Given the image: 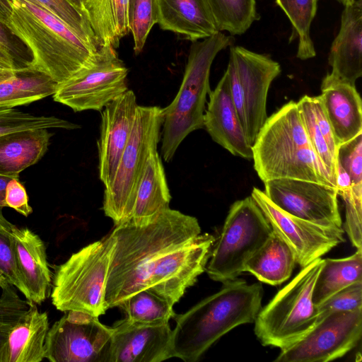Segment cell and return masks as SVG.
Returning a JSON list of instances; mask_svg holds the SVG:
<instances>
[{"label":"cell","instance_id":"4fadbf2b","mask_svg":"<svg viewBox=\"0 0 362 362\" xmlns=\"http://www.w3.org/2000/svg\"><path fill=\"white\" fill-rule=\"evenodd\" d=\"M362 309L319 319L298 341L280 349L276 362H327L341 358L361 338Z\"/></svg>","mask_w":362,"mask_h":362},{"label":"cell","instance_id":"4316f807","mask_svg":"<svg viewBox=\"0 0 362 362\" xmlns=\"http://www.w3.org/2000/svg\"><path fill=\"white\" fill-rule=\"evenodd\" d=\"M296 264L290 247L272 230L264 244L247 260L244 272L251 273L261 282L277 286L290 278Z\"/></svg>","mask_w":362,"mask_h":362},{"label":"cell","instance_id":"f5cc1de1","mask_svg":"<svg viewBox=\"0 0 362 362\" xmlns=\"http://www.w3.org/2000/svg\"><path fill=\"white\" fill-rule=\"evenodd\" d=\"M337 1L341 2L344 6L351 4L354 1V0H337Z\"/></svg>","mask_w":362,"mask_h":362},{"label":"cell","instance_id":"ab89813d","mask_svg":"<svg viewBox=\"0 0 362 362\" xmlns=\"http://www.w3.org/2000/svg\"><path fill=\"white\" fill-rule=\"evenodd\" d=\"M345 204L344 231L356 249L362 248V186L338 191Z\"/></svg>","mask_w":362,"mask_h":362},{"label":"cell","instance_id":"83f0119b","mask_svg":"<svg viewBox=\"0 0 362 362\" xmlns=\"http://www.w3.org/2000/svg\"><path fill=\"white\" fill-rule=\"evenodd\" d=\"M58 83L32 66L0 77V109L13 108L53 95Z\"/></svg>","mask_w":362,"mask_h":362},{"label":"cell","instance_id":"7c38bea8","mask_svg":"<svg viewBox=\"0 0 362 362\" xmlns=\"http://www.w3.org/2000/svg\"><path fill=\"white\" fill-rule=\"evenodd\" d=\"M112 329L98 317L67 311L45 339V358L51 362H109Z\"/></svg>","mask_w":362,"mask_h":362},{"label":"cell","instance_id":"ac0fdd59","mask_svg":"<svg viewBox=\"0 0 362 362\" xmlns=\"http://www.w3.org/2000/svg\"><path fill=\"white\" fill-rule=\"evenodd\" d=\"M139 105L127 90L101 110L98 140L99 177L107 187L112 182L122 153L130 138Z\"/></svg>","mask_w":362,"mask_h":362},{"label":"cell","instance_id":"7a4b0ae2","mask_svg":"<svg viewBox=\"0 0 362 362\" xmlns=\"http://www.w3.org/2000/svg\"><path fill=\"white\" fill-rule=\"evenodd\" d=\"M261 284L243 279L223 283L214 294L203 299L185 313L175 315L173 330V357L194 362L222 336L235 327L254 322L261 309Z\"/></svg>","mask_w":362,"mask_h":362},{"label":"cell","instance_id":"d4e9b609","mask_svg":"<svg viewBox=\"0 0 362 362\" xmlns=\"http://www.w3.org/2000/svg\"><path fill=\"white\" fill-rule=\"evenodd\" d=\"M52 134L33 129L0 135V175H19L46 153Z\"/></svg>","mask_w":362,"mask_h":362},{"label":"cell","instance_id":"60d3db41","mask_svg":"<svg viewBox=\"0 0 362 362\" xmlns=\"http://www.w3.org/2000/svg\"><path fill=\"white\" fill-rule=\"evenodd\" d=\"M318 320L334 312L362 309V281L354 283L337 291L317 305Z\"/></svg>","mask_w":362,"mask_h":362},{"label":"cell","instance_id":"681fc988","mask_svg":"<svg viewBox=\"0 0 362 362\" xmlns=\"http://www.w3.org/2000/svg\"><path fill=\"white\" fill-rule=\"evenodd\" d=\"M14 325H7L0 327V351L5 344L9 332Z\"/></svg>","mask_w":362,"mask_h":362},{"label":"cell","instance_id":"f1b7e54d","mask_svg":"<svg viewBox=\"0 0 362 362\" xmlns=\"http://www.w3.org/2000/svg\"><path fill=\"white\" fill-rule=\"evenodd\" d=\"M128 0H88L85 12L99 46L118 47L129 33Z\"/></svg>","mask_w":362,"mask_h":362},{"label":"cell","instance_id":"d6986e66","mask_svg":"<svg viewBox=\"0 0 362 362\" xmlns=\"http://www.w3.org/2000/svg\"><path fill=\"white\" fill-rule=\"evenodd\" d=\"M209 95L204 127L215 142L233 156L252 159V146L247 140L234 105L225 72L215 89Z\"/></svg>","mask_w":362,"mask_h":362},{"label":"cell","instance_id":"d590c367","mask_svg":"<svg viewBox=\"0 0 362 362\" xmlns=\"http://www.w3.org/2000/svg\"><path fill=\"white\" fill-rule=\"evenodd\" d=\"M127 18L134 42V51L138 54L143 50L151 28L157 23V1L128 0Z\"/></svg>","mask_w":362,"mask_h":362},{"label":"cell","instance_id":"74e56055","mask_svg":"<svg viewBox=\"0 0 362 362\" xmlns=\"http://www.w3.org/2000/svg\"><path fill=\"white\" fill-rule=\"evenodd\" d=\"M0 206V288L8 283L25 297L27 291L18 272L13 240V223L6 218Z\"/></svg>","mask_w":362,"mask_h":362},{"label":"cell","instance_id":"2e32d148","mask_svg":"<svg viewBox=\"0 0 362 362\" xmlns=\"http://www.w3.org/2000/svg\"><path fill=\"white\" fill-rule=\"evenodd\" d=\"M264 185L267 197L284 212L316 224L342 227L336 187L286 178L269 180Z\"/></svg>","mask_w":362,"mask_h":362},{"label":"cell","instance_id":"6da1fadb","mask_svg":"<svg viewBox=\"0 0 362 362\" xmlns=\"http://www.w3.org/2000/svg\"><path fill=\"white\" fill-rule=\"evenodd\" d=\"M115 245L105 300L107 309L145 288L146 277L160 257L201 234L197 219L170 208L140 223L127 221L115 226Z\"/></svg>","mask_w":362,"mask_h":362},{"label":"cell","instance_id":"5b68a950","mask_svg":"<svg viewBox=\"0 0 362 362\" xmlns=\"http://www.w3.org/2000/svg\"><path fill=\"white\" fill-rule=\"evenodd\" d=\"M233 42L231 35L220 31L192 42L180 89L174 100L162 108L161 155L165 161L173 158L189 134L204 128L211 64L216 54Z\"/></svg>","mask_w":362,"mask_h":362},{"label":"cell","instance_id":"f546056e","mask_svg":"<svg viewBox=\"0 0 362 362\" xmlns=\"http://www.w3.org/2000/svg\"><path fill=\"white\" fill-rule=\"evenodd\" d=\"M361 249L344 258L324 259L313 292V300L316 305L344 288L362 281Z\"/></svg>","mask_w":362,"mask_h":362},{"label":"cell","instance_id":"7bdbcfd3","mask_svg":"<svg viewBox=\"0 0 362 362\" xmlns=\"http://www.w3.org/2000/svg\"><path fill=\"white\" fill-rule=\"evenodd\" d=\"M0 296V327L15 325L28 311L31 304L17 294L14 286L5 283L1 286Z\"/></svg>","mask_w":362,"mask_h":362},{"label":"cell","instance_id":"44dd1931","mask_svg":"<svg viewBox=\"0 0 362 362\" xmlns=\"http://www.w3.org/2000/svg\"><path fill=\"white\" fill-rule=\"evenodd\" d=\"M334 78L355 86L362 76V0L345 6L328 57Z\"/></svg>","mask_w":362,"mask_h":362},{"label":"cell","instance_id":"ee69618b","mask_svg":"<svg viewBox=\"0 0 362 362\" xmlns=\"http://www.w3.org/2000/svg\"><path fill=\"white\" fill-rule=\"evenodd\" d=\"M4 201L6 206L13 209L25 217L33 213L26 189L18 178H13L7 183Z\"/></svg>","mask_w":362,"mask_h":362},{"label":"cell","instance_id":"30bf717a","mask_svg":"<svg viewBox=\"0 0 362 362\" xmlns=\"http://www.w3.org/2000/svg\"><path fill=\"white\" fill-rule=\"evenodd\" d=\"M225 73L245 136L252 146L267 118L268 91L281 73L280 64L267 55L231 45Z\"/></svg>","mask_w":362,"mask_h":362},{"label":"cell","instance_id":"52a82bcc","mask_svg":"<svg viewBox=\"0 0 362 362\" xmlns=\"http://www.w3.org/2000/svg\"><path fill=\"white\" fill-rule=\"evenodd\" d=\"M324 259L317 258L298 274L260 309L254 332L263 346L280 349L303 337L317 322L313 292Z\"/></svg>","mask_w":362,"mask_h":362},{"label":"cell","instance_id":"484cf974","mask_svg":"<svg viewBox=\"0 0 362 362\" xmlns=\"http://www.w3.org/2000/svg\"><path fill=\"white\" fill-rule=\"evenodd\" d=\"M171 199L168 182L158 151L147 159L140 179L130 218L136 223H144L170 208Z\"/></svg>","mask_w":362,"mask_h":362},{"label":"cell","instance_id":"ffe728a7","mask_svg":"<svg viewBox=\"0 0 362 362\" xmlns=\"http://www.w3.org/2000/svg\"><path fill=\"white\" fill-rule=\"evenodd\" d=\"M12 235L17 267L27 291L25 299L40 305L52 291V274L45 244L28 227L13 223Z\"/></svg>","mask_w":362,"mask_h":362},{"label":"cell","instance_id":"8fae6325","mask_svg":"<svg viewBox=\"0 0 362 362\" xmlns=\"http://www.w3.org/2000/svg\"><path fill=\"white\" fill-rule=\"evenodd\" d=\"M127 74L116 49L103 46L89 64L58 86L53 99L74 112L101 111L128 90Z\"/></svg>","mask_w":362,"mask_h":362},{"label":"cell","instance_id":"f35d334b","mask_svg":"<svg viewBox=\"0 0 362 362\" xmlns=\"http://www.w3.org/2000/svg\"><path fill=\"white\" fill-rule=\"evenodd\" d=\"M297 105L310 145L331 177L336 182L337 157L330 151L313 117L308 95L303 96ZM337 184V183H336Z\"/></svg>","mask_w":362,"mask_h":362},{"label":"cell","instance_id":"3957f363","mask_svg":"<svg viewBox=\"0 0 362 362\" xmlns=\"http://www.w3.org/2000/svg\"><path fill=\"white\" fill-rule=\"evenodd\" d=\"M252 150L254 168L263 182L286 178L337 188L310 145L296 102L289 101L267 118Z\"/></svg>","mask_w":362,"mask_h":362},{"label":"cell","instance_id":"e575fe53","mask_svg":"<svg viewBox=\"0 0 362 362\" xmlns=\"http://www.w3.org/2000/svg\"><path fill=\"white\" fill-rule=\"evenodd\" d=\"M40 128L72 130L80 126L55 116L35 115L14 108L0 109V135Z\"/></svg>","mask_w":362,"mask_h":362},{"label":"cell","instance_id":"e0dca14e","mask_svg":"<svg viewBox=\"0 0 362 362\" xmlns=\"http://www.w3.org/2000/svg\"><path fill=\"white\" fill-rule=\"evenodd\" d=\"M111 327L109 362H160L173 357L168 322L145 324L125 317Z\"/></svg>","mask_w":362,"mask_h":362},{"label":"cell","instance_id":"277c9868","mask_svg":"<svg viewBox=\"0 0 362 362\" xmlns=\"http://www.w3.org/2000/svg\"><path fill=\"white\" fill-rule=\"evenodd\" d=\"M8 1L11 13L6 24L30 49L33 66L47 74L58 86L95 59L98 50L52 13L25 0Z\"/></svg>","mask_w":362,"mask_h":362},{"label":"cell","instance_id":"7dc6e473","mask_svg":"<svg viewBox=\"0 0 362 362\" xmlns=\"http://www.w3.org/2000/svg\"><path fill=\"white\" fill-rule=\"evenodd\" d=\"M13 178H19V175H0V206H6L4 201L5 189L7 183Z\"/></svg>","mask_w":362,"mask_h":362},{"label":"cell","instance_id":"cb8c5ba5","mask_svg":"<svg viewBox=\"0 0 362 362\" xmlns=\"http://www.w3.org/2000/svg\"><path fill=\"white\" fill-rule=\"evenodd\" d=\"M48 315L31 303L28 311L12 327L0 351V362H40L45 358Z\"/></svg>","mask_w":362,"mask_h":362},{"label":"cell","instance_id":"8d00e7d4","mask_svg":"<svg viewBox=\"0 0 362 362\" xmlns=\"http://www.w3.org/2000/svg\"><path fill=\"white\" fill-rule=\"evenodd\" d=\"M33 54L25 42L0 21V66L15 71L33 66Z\"/></svg>","mask_w":362,"mask_h":362},{"label":"cell","instance_id":"bcb514c9","mask_svg":"<svg viewBox=\"0 0 362 362\" xmlns=\"http://www.w3.org/2000/svg\"><path fill=\"white\" fill-rule=\"evenodd\" d=\"M336 183L337 191L348 189L352 187V182L349 175L337 163Z\"/></svg>","mask_w":362,"mask_h":362},{"label":"cell","instance_id":"9c48e42d","mask_svg":"<svg viewBox=\"0 0 362 362\" xmlns=\"http://www.w3.org/2000/svg\"><path fill=\"white\" fill-rule=\"evenodd\" d=\"M272 231L270 223L251 196L235 201L212 246L206 267L210 279L222 283L235 279Z\"/></svg>","mask_w":362,"mask_h":362},{"label":"cell","instance_id":"f6af8a7d","mask_svg":"<svg viewBox=\"0 0 362 362\" xmlns=\"http://www.w3.org/2000/svg\"><path fill=\"white\" fill-rule=\"evenodd\" d=\"M308 100L316 123L324 136L331 152L336 156L337 145L320 95L314 97L308 95Z\"/></svg>","mask_w":362,"mask_h":362},{"label":"cell","instance_id":"603a6c76","mask_svg":"<svg viewBox=\"0 0 362 362\" xmlns=\"http://www.w3.org/2000/svg\"><path fill=\"white\" fill-rule=\"evenodd\" d=\"M157 23L191 41L218 32L207 0H156Z\"/></svg>","mask_w":362,"mask_h":362},{"label":"cell","instance_id":"8992f818","mask_svg":"<svg viewBox=\"0 0 362 362\" xmlns=\"http://www.w3.org/2000/svg\"><path fill=\"white\" fill-rule=\"evenodd\" d=\"M115 245V237L110 233L54 267L50 297L58 310L81 311L97 317L105 313V289Z\"/></svg>","mask_w":362,"mask_h":362},{"label":"cell","instance_id":"c3c4849f","mask_svg":"<svg viewBox=\"0 0 362 362\" xmlns=\"http://www.w3.org/2000/svg\"><path fill=\"white\" fill-rule=\"evenodd\" d=\"M11 13V6L8 0H0V21L6 23Z\"/></svg>","mask_w":362,"mask_h":362},{"label":"cell","instance_id":"836d02e7","mask_svg":"<svg viewBox=\"0 0 362 362\" xmlns=\"http://www.w3.org/2000/svg\"><path fill=\"white\" fill-rule=\"evenodd\" d=\"M48 11L67 25L85 42L98 50L100 47L85 12L69 0H25Z\"/></svg>","mask_w":362,"mask_h":362},{"label":"cell","instance_id":"4dcf8cb0","mask_svg":"<svg viewBox=\"0 0 362 362\" xmlns=\"http://www.w3.org/2000/svg\"><path fill=\"white\" fill-rule=\"evenodd\" d=\"M318 0H275L292 25L291 40L298 38L297 57L301 60L316 55L310 29L317 11Z\"/></svg>","mask_w":362,"mask_h":362},{"label":"cell","instance_id":"816d5d0a","mask_svg":"<svg viewBox=\"0 0 362 362\" xmlns=\"http://www.w3.org/2000/svg\"><path fill=\"white\" fill-rule=\"evenodd\" d=\"M13 72H15V71L8 69H6V68L0 66V77L11 74Z\"/></svg>","mask_w":362,"mask_h":362},{"label":"cell","instance_id":"f907efd6","mask_svg":"<svg viewBox=\"0 0 362 362\" xmlns=\"http://www.w3.org/2000/svg\"><path fill=\"white\" fill-rule=\"evenodd\" d=\"M69 1L71 4H73L76 7H77L78 9L85 12V7H86L88 0H69Z\"/></svg>","mask_w":362,"mask_h":362},{"label":"cell","instance_id":"5bb4252c","mask_svg":"<svg viewBox=\"0 0 362 362\" xmlns=\"http://www.w3.org/2000/svg\"><path fill=\"white\" fill-rule=\"evenodd\" d=\"M251 197L272 230L290 247L302 268L345 241L343 228L316 224L291 216L277 207L264 191L254 187Z\"/></svg>","mask_w":362,"mask_h":362},{"label":"cell","instance_id":"9a60e30c","mask_svg":"<svg viewBox=\"0 0 362 362\" xmlns=\"http://www.w3.org/2000/svg\"><path fill=\"white\" fill-rule=\"evenodd\" d=\"M215 239L209 233L199 234L188 243L163 255L149 272L145 288L174 305L206 271Z\"/></svg>","mask_w":362,"mask_h":362},{"label":"cell","instance_id":"7402d4cb","mask_svg":"<svg viewBox=\"0 0 362 362\" xmlns=\"http://www.w3.org/2000/svg\"><path fill=\"white\" fill-rule=\"evenodd\" d=\"M320 97L337 147L362 133V103L356 86L328 73L322 81Z\"/></svg>","mask_w":362,"mask_h":362},{"label":"cell","instance_id":"1f68e13d","mask_svg":"<svg viewBox=\"0 0 362 362\" xmlns=\"http://www.w3.org/2000/svg\"><path fill=\"white\" fill-rule=\"evenodd\" d=\"M117 307L129 320L145 324L168 322L176 315L173 305L148 288L131 295Z\"/></svg>","mask_w":362,"mask_h":362},{"label":"cell","instance_id":"ba28073f","mask_svg":"<svg viewBox=\"0 0 362 362\" xmlns=\"http://www.w3.org/2000/svg\"><path fill=\"white\" fill-rule=\"evenodd\" d=\"M163 117L158 106L139 105L133 129L112 183L105 189L103 209L115 226L132 215L147 159L157 151Z\"/></svg>","mask_w":362,"mask_h":362},{"label":"cell","instance_id":"b9f144b4","mask_svg":"<svg viewBox=\"0 0 362 362\" xmlns=\"http://www.w3.org/2000/svg\"><path fill=\"white\" fill-rule=\"evenodd\" d=\"M336 156L337 163L349 175L352 186H362V133L340 144Z\"/></svg>","mask_w":362,"mask_h":362},{"label":"cell","instance_id":"d6a6232c","mask_svg":"<svg viewBox=\"0 0 362 362\" xmlns=\"http://www.w3.org/2000/svg\"><path fill=\"white\" fill-rule=\"evenodd\" d=\"M218 31L242 35L259 19L255 0H207Z\"/></svg>","mask_w":362,"mask_h":362}]
</instances>
